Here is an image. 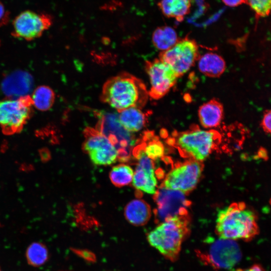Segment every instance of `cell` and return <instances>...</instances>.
Returning a JSON list of instances; mask_svg holds the SVG:
<instances>
[{
    "instance_id": "cell-6",
    "label": "cell",
    "mask_w": 271,
    "mask_h": 271,
    "mask_svg": "<svg viewBox=\"0 0 271 271\" xmlns=\"http://www.w3.org/2000/svg\"><path fill=\"white\" fill-rule=\"evenodd\" d=\"M220 137V133L216 130L193 127L188 130L176 132L175 143L186 155L201 162L211 153Z\"/></svg>"
},
{
    "instance_id": "cell-12",
    "label": "cell",
    "mask_w": 271,
    "mask_h": 271,
    "mask_svg": "<svg viewBox=\"0 0 271 271\" xmlns=\"http://www.w3.org/2000/svg\"><path fill=\"white\" fill-rule=\"evenodd\" d=\"M83 150L92 163L96 165H108L116 162L118 152L108 139L96 129L87 127L84 130Z\"/></svg>"
},
{
    "instance_id": "cell-14",
    "label": "cell",
    "mask_w": 271,
    "mask_h": 271,
    "mask_svg": "<svg viewBox=\"0 0 271 271\" xmlns=\"http://www.w3.org/2000/svg\"><path fill=\"white\" fill-rule=\"evenodd\" d=\"M132 154L138 160L137 166L133 173V186L137 190L148 194H155L157 191V181L153 160L146 155L142 145L134 147Z\"/></svg>"
},
{
    "instance_id": "cell-19",
    "label": "cell",
    "mask_w": 271,
    "mask_h": 271,
    "mask_svg": "<svg viewBox=\"0 0 271 271\" xmlns=\"http://www.w3.org/2000/svg\"><path fill=\"white\" fill-rule=\"evenodd\" d=\"M197 61L201 73L209 77H219L226 69L224 60L214 53L208 52L200 56Z\"/></svg>"
},
{
    "instance_id": "cell-11",
    "label": "cell",
    "mask_w": 271,
    "mask_h": 271,
    "mask_svg": "<svg viewBox=\"0 0 271 271\" xmlns=\"http://www.w3.org/2000/svg\"><path fill=\"white\" fill-rule=\"evenodd\" d=\"M203 260L217 268L230 269L240 260L241 253L234 240L219 238L211 239Z\"/></svg>"
},
{
    "instance_id": "cell-10",
    "label": "cell",
    "mask_w": 271,
    "mask_h": 271,
    "mask_svg": "<svg viewBox=\"0 0 271 271\" xmlns=\"http://www.w3.org/2000/svg\"><path fill=\"white\" fill-rule=\"evenodd\" d=\"M145 70L151 84L149 96L155 100L166 95L175 85L178 78L173 69L159 58L147 61Z\"/></svg>"
},
{
    "instance_id": "cell-15",
    "label": "cell",
    "mask_w": 271,
    "mask_h": 271,
    "mask_svg": "<svg viewBox=\"0 0 271 271\" xmlns=\"http://www.w3.org/2000/svg\"><path fill=\"white\" fill-rule=\"evenodd\" d=\"M33 85V78L29 73L23 70H16L4 78L1 83V89L7 97L18 98L29 95Z\"/></svg>"
},
{
    "instance_id": "cell-22",
    "label": "cell",
    "mask_w": 271,
    "mask_h": 271,
    "mask_svg": "<svg viewBox=\"0 0 271 271\" xmlns=\"http://www.w3.org/2000/svg\"><path fill=\"white\" fill-rule=\"evenodd\" d=\"M31 97L34 107L39 110L47 111L53 106L55 95L50 87L42 85L37 87L33 91Z\"/></svg>"
},
{
    "instance_id": "cell-16",
    "label": "cell",
    "mask_w": 271,
    "mask_h": 271,
    "mask_svg": "<svg viewBox=\"0 0 271 271\" xmlns=\"http://www.w3.org/2000/svg\"><path fill=\"white\" fill-rule=\"evenodd\" d=\"M198 113L200 122L204 127H216L223 119V107L217 99H212L200 106Z\"/></svg>"
},
{
    "instance_id": "cell-17",
    "label": "cell",
    "mask_w": 271,
    "mask_h": 271,
    "mask_svg": "<svg viewBox=\"0 0 271 271\" xmlns=\"http://www.w3.org/2000/svg\"><path fill=\"white\" fill-rule=\"evenodd\" d=\"M142 108L130 107L118 112V119L128 131L137 132L142 129L148 121L150 111H144Z\"/></svg>"
},
{
    "instance_id": "cell-5",
    "label": "cell",
    "mask_w": 271,
    "mask_h": 271,
    "mask_svg": "<svg viewBox=\"0 0 271 271\" xmlns=\"http://www.w3.org/2000/svg\"><path fill=\"white\" fill-rule=\"evenodd\" d=\"M33 105L30 95L0 99V128L6 134L21 131L31 117Z\"/></svg>"
},
{
    "instance_id": "cell-2",
    "label": "cell",
    "mask_w": 271,
    "mask_h": 271,
    "mask_svg": "<svg viewBox=\"0 0 271 271\" xmlns=\"http://www.w3.org/2000/svg\"><path fill=\"white\" fill-rule=\"evenodd\" d=\"M216 232L223 239L249 241L259 232L256 215L243 202L232 203L218 211Z\"/></svg>"
},
{
    "instance_id": "cell-25",
    "label": "cell",
    "mask_w": 271,
    "mask_h": 271,
    "mask_svg": "<svg viewBox=\"0 0 271 271\" xmlns=\"http://www.w3.org/2000/svg\"><path fill=\"white\" fill-rule=\"evenodd\" d=\"M149 140L148 144L144 142L142 144L146 155L152 160H156L160 159L164 154V147L162 143L157 139L155 138L154 135L150 140L153 133L152 131H146Z\"/></svg>"
},
{
    "instance_id": "cell-24",
    "label": "cell",
    "mask_w": 271,
    "mask_h": 271,
    "mask_svg": "<svg viewBox=\"0 0 271 271\" xmlns=\"http://www.w3.org/2000/svg\"><path fill=\"white\" fill-rule=\"evenodd\" d=\"M26 256L29 264L38 267L43 264L47 260L48 252L46 247L43 244L34 242L28 247Z\"/></svg>"
},
{
    "instance_id": "cell-31",
    "label": "cell",
    "mask_w": 271,
    "mask_h": 271,
    "mask_svg": "<svg viewBox=\"0 0 271 271\" xmlns=\"http://www.w3.org/2000/svg\"><path fill=\"white\" fill-rule=\"evenodd\" d=\"M269 204H270V205H271V198H270V200H269Z\"/></svg>"
},
{
    "instance_id": "cell-13",
    "label": "cell",
    "mask_w": 271,
    "mask_h": 271,
    "mask_svg": "<svg viewBox=\"0 0 271 271\" xmlns=\"http://www.w3.org/2000/svg\"><path fill=\"white\" fill-rule=\"evenodd\" d=\"M154 195L157 205L155 216L158 222L161 223L169 218L188 214L187 207L189 203L184 193L161 186Z\"/></svg>"
},
{
    "instance_id": "cell-1",
    "label": "cell",
    "mask_w": 271,
    "mask_h": 271,
    "mask_svg": "<svg viewBox=\"0 0 271 271\" xmlns=\"http://www.w3.org/2000/svg\"><path fill=\"white\" fill-rule=\"evenodd\" d=\"M149 97L148 90L140 79L128 73H121L104 84L100 98L118 112L130 107L143 108Z\"/></svg>"
},
{
    "instance_id": "cell-9",
    "label": "cell",
    "mask_w": 271,
    "mask_h": 271,
    "mask_svg": "<svg viewBox=\"0 0 271 271\" xmlns=\"http://www.w3.org/2000/svg\"><path fill=\"white\" fill-rule=\"evenodd\" d=\"M201 162L191 160L173 168L166 176L162 187L184 193L193 190L203 171Z\"/></svg>"
},
{
    "instance_id": "cell-29",
    "label": "cell",
    "mask_w": 271,
    "mask_h": 271,
    "mask_svg": "<svg viewBox=\"0 0 271 271\" xmlns=\"http://www.w3.org/2000/svg\"><path fill=\"white\" fill-rule=\"evenodd\" d=\"M223 3L228 7L238 6L246 2V0H222Z\"/></svg>"
},
{
    "instance_id": "cell-30",
    "label": "cell",
    "mask_w": 271,
    "mask_h": 271,
    "mask_svg": "<svg viewBox=\"0 0 271 271\" xmlns=\"http://www.w3.org/2000/svg\"><path fill=\"white\" fill-rule=\"evenodd\" d=\"M237 271H265V270L261 266L258 264H255L248 268H246L245 269H239Z\"/></svg>"
},
{
    "instance_id": "cell-7",
    "label": "cell",
    "mask_w": 271,
    "mask_h": 271,
    "mask_svg": "<svg viewBox=\"0 0 271 271\" xmlns=\"http://www.w3.org/2000/svg\"><path fill=\"white\" fill-rule=\"evenodd\" d=\"M199 57L197 43L193 39L184 38L179 40L170 49L161 52L159 59L168 64L180 77L190 69Z\"/></svg>"
},
{
    "instance_id": "cell-18",
    "label": "cell",
    "mask_w": 271,
    "mask_h": 271,
    "mask_svg": "<svg viewBox=\"0 0 271 271\" xmlns=\"http://www.w3.org/2000/svg\"><path fill=\"white\" fill-rule=\"evenodd\" d=\"M124 215L131 224L136 226L143 225L150 219L151 210L149 205L144 200L136 199L126 205Z\"/></svg>"
},
{
    "instance_id": "cell-21",
    "label": "cell",
    "mask_w": 271,
    "mask_h": 271,
    "mask_svg": "<svg viewBox=\"0 0 271 271\" xmlns=\"http://www.w3.org/2000/svg\"><path fill=\"white\" fill-rule=\"evenodd\" d=\"M178 40L176 32L169 26L158 27L152 35L153 45L162 52L171 48Z\"/></svg>"
},
{
    "instance_id": "cell-20",
    "label": "cell",
    "mask_w": 271,
    "mask_h": 271,
    "mask_svg": "<svg viewBox=\"0 0 271 271\" xmlns=\"http://www.w3.org/2000/svg\"><path fill=\"white\" fill-rule=\"evenodd\" d=\"M191 6V0H161L158 6L163 14L168 18L182 21L188 15Z\"/></svg>"
},
{
    "instance_id": "cell-8",
    "label": "cell",
    "mask_w": 271,
    "mask_h": 271,
    "mask_svg": "<svg viewBox=\"0 0 271 271\" xmlns=\"http://www.w3.org/2000/svg\"><path fill=\"white\" fill-rule=\"evenodd\" d=\"M52 24V18L49 15L26 10L13 20L11 34L16 38L32 41L40 37Z\"/></svg>"
},
{
    "instance_id": "cell-26",
    "label": "cell",
    "mask_w": 271,
    "mask_h": 271,
    "mask_svg": "<svg viewBox=\"0 0 271 271\" xmlns=\"http://www.w3.org/2000/svg\"><path fill=\"white\" fill-rule=\"evenodd\" d=\"M246 2L257 16L265 17L271 13V0H246Z\"/></svg>"
},
{
    "instance_id": "cell-32",
    "label": "cell",
    "mask_w": 271,
    "mask_h": 271,
    "mask_svg": "<svg viewBox=\"0 0 271 271\" xmlns=\"http://www.w3.org/2000/svg\"><path fill=\"white\" fill-rule=\"evenodd\" d=\"M0 271H2L1 268H0Z\"/></svg>"
},
{
    "instance_id": "cell-28",
    "label": "cell",
    "mask_w": 271,
    "mask_h": 271,
    "mask_svg": "<svg viewBox=\"0 0 271 271\" xmlns=\"http://www.w3.org/2000/svg\"><path fill=\"white\" fill-rule=\"evenodd\" d=\"M10 20V13L0 1V27L7 25Z\"/></svg>"
},
{
    "instance_id": "cell-27",
    "label": "cell",
    "mask_w": 271,
    "mask_h": 271,
    "mask_svg": "<svg viewBox=\"0 0 271 271\" xmlns=\"http://www.w3.org/2000/svg\"><path fill=\"white\" fill-rule=\"evenodd\" d=\"M261 126L265 132L271 134V109L264 112L261 121Z\"/></svg>"
},
{
    "instance_id": "cell-3",
    "label": "cell",
    "mask_w": 271,
    "mask_h": 271,
    "mask_svg": "<svg viewBox=\"0 0 271 271\" xmlns=\"http://www.w3.org/2000/svg\"><path fill=\"white\" fill-rule=\"evenodd\" d=\"M188 214L169 218L160 223L148 235L149 243L171 261L175 260L190 231Z\"/></svg>"
},
{
    "instance_id": "cell-23",
    "label": "cell",
    "mask_w": 271,
    "mask_h": 271,
    "mask_svg": "<svg viewBox=\"0 0 271 271\" xmlns=\"http://www.w3.org/2000/svg\"><path fill=\"white\" fill-rule=\"evenodd\" d=\"M133 171L128 165L119 164L113 167L109 173V178L116 187H123L131 182Z\"/></svg>"
},
{
    "instance_id": "cell-4",
    "label": "cell",
    "mask_w": 271,
    "mask_h": 271,
    "mask_svg": "<svg viewBox=\"0 0 271 271\" xmlns=\"http://www.w3.org/2000/svg\"><path fill=\"white\" fill-rule=\"evenodd\" d=\"M97 116L96 129L116 148L119 160L127 162L136 143L133 135L121 125L118 114L104 112L97 113Z\"/></svg>"
}]
</instances>
